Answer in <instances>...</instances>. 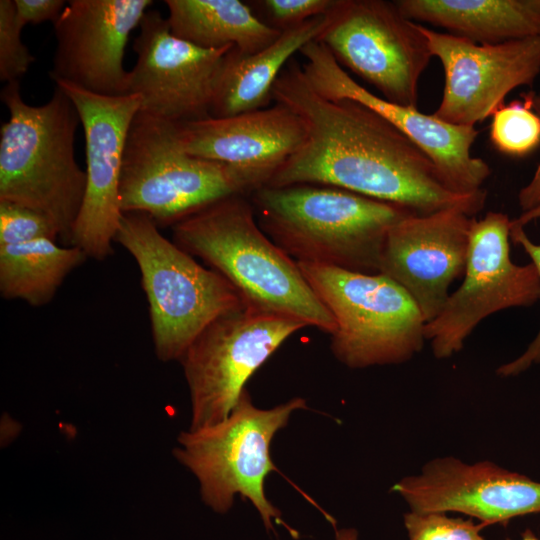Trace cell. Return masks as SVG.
I'll list each match as a JSON object with an SVG mask.
<instances>
[{
    "mask_svg": "<svg viewBox=\"0 0 540 540\" xmlns=\"http://www.w3.org/2000/svg\"><path fill=\"white\" fill-rule=\"evenodd\" d=\"M272 99L304 121L307 137L265 186H334L418 215L459 209L475 217L484 208L486 190L453 192L408 136L358 102L318 94L298 62L291 60L278 76Z\"/></svg>",
    "mask_w": 540,
    "mask_h": 540,
    "instance_id": "1",
    "label": "cell"
},
{
    "mask_svg": "<svg viewBox=\"0 0 540 540\" xmlns=\"http://www.w3.org/2000/svg\"><path fill=\"white\" fill-rule=\"evenodd\" d=\"M247 195L219 200L172 226L173 242L226 278L247 305L330 336L336 323L298 263L260 228Z\"/></svg>",
    "mask_w": 540,
    "mask_h": 540,
    "instance_id": "2",
    "label": "cell"
},
{
    "mask_svg": "<svg viewBox=\"0 0 540 540\" xmlns=\"http://www.w3.org/2000/svg\"><path fill=\"white\" fill-rule=\"evenodd\" d=\"M250 201L260 228L295 261L369 274L379 272L391 227L412 213L317 184L262 186L250 194Z\"/></svg>",
    "mask_w": 540,
    "mask_h": 540,
    "instance_id": "3",
    "label": "cell"
},
{
    "mask_svg": "<svg viewBox=\"0 0 540 540\" xmlns=\"http://www.w3.org/2000/svg\"><path fill=\"white\" fill-rule=\"evenodd\" d=\"M1 100L9 119L0 129V201L46 215L70 245L86 190V172L74 154L78 111L58 86L45 104L33 106L13 81L2 89Z\"/></svg>",
    "mask_w": 540,
    "mask_h": 540,
    "instance_id": "4",
    "label": "cell"
},
{
    "mask_svg": "<svg viewBox=\"0 0 540 540\" xmlns=\"http://www.w3.org/2000/svg\"><path fill=\"white\" fill-rule=\"evenodd\" d=\"M115 242L138 265L155 354L163 362L179 361L209 323L247 305L226 278L164 237L143 213H123Z\"/></svg>",
    "mask_w": 540,
    "mask_h": 540,
    "instance_id": "5",
    "label": "cell"
},
{
    "mask_svg": "<svg viewBox=\"0 0 540 540\" xmlns=\"http://www.w3.org/2000/svg\"><path fill=\"white\" fill-rule=\"evenodd\" d=\"M260 187L243 169L186 152L177 124L142 111L135 115L121 169L123 213H143L158 227H172L219 200Z\"/></svg>",
    "mask_w": 540,
    "mask_h": 540,
    "instance_id": "6",
    "label": "cell"
},
{
    "mask_svg": "<svg viewBox=\"0 0 540 540\" xmlns=\"http://www.w3.org/2000/svg\"><path fill=\"white\" fill-rule=\"evenodd\" d=\"M295 397L270 409L255 406L247 389L221 422L180 432L174 457L197 478L203 502L217 513L228 512L239 494L258 511L267 531L281 511L266 497V477L278 468L271 458V442L291 414L306 409Z\"/></svg>",
    "mask_w": 540,
    "mask_h": 540,
    "instance_id": "7",
    "label": "cell"
},
{
    "mask_svg": "<svg viewBox=\"0 0 540 540\" xmlns=\"http://www.w3.org/2000/svg\"><path fill=\"white\" fill-rule=\"evenodd\" d=\"M297 263L335 320L330 348L342 364L352 369L401 364L422 350L426 322L395 281L381 273Z\"/></svg>",
    "mask_w": 540,
    "mask_h": 540,
    "instance_id": "8",
    "label": "cell"
},
{
    "mask_svg": "<svg viewBox=\"0 0 540 540\" xmlns=\"http://www.w3.org/2000/svg\"><path fill=\"white\" fill-rule=\"evenodd\" d=\"M306 324L250 305L209 323L179 362L191 402L190 430L223 421L248 379L294 333Z\"/></svg>",
    "mask_w": 540,
    "mask_h": 540,
    "instance_id": "9",
    "label": "cell"
},
{
    "mask_svg": "<svg viewBox=\"0 0 540 540\" xmlns=\"http://www.w3.org/2000/svg\"><path fill=\"white\" fill-rule=\"evenodd\" d=\"M316 41L383 98L417 108L419 80L433 56L420 23L394 1L336 0Z\"/></svg>",
    "mask_w": 540,
    "mask_h": 540,
    "instance_id": "10",
    "label": "cell"
},
{
    "mask_svg": "<svg viewBox=\"0 0 540 540\" xmlns=\"http://www.w3.org/2000/svg\"><path fill=\"white\" fill-rule=\"evenodd\" d=\"M511 220L490 211L472 218L468 257L460 287L440 313L425 324V338L437 359L461 351L478 324L501 310L529 307L540 299V278L532 263L510 258Z\"/></svg>",
    "mask_w": 540,
    "mask_h": 540,
    "instance_id": "11",
    "label": "cell"
},
{
    "mask_svg": "<svg viewBox=\"0 0 540 540\" xmlns=\"http://www.w3.org/2000/svg\"><path fill=\"white\" fill-rule=\"evenodd\" d=\"M139 28L129 89L140 97V111L175 124L210 117L226 57L234 47L204 49L182 40L156 10L145 13Z\"/></svg>",
    "mask_w": 540,
    "mask_h": 540,
    "instance_id": "12",
    "label": "cell"
},
{
    "mask_svg": "<svg viewBox=\"0 0 540 540\" xmlns=\"http://www.w3.org/2000/svg\"><path fill=\"white\" fill-rule=\"evenodd\" d=\"M56 86L74 103L85 135L86 190L70 245L80 248L88 258L103 261L113 253L112 243L123 215L120 207L123 154L141 100L136 94L108 97L67 83Z\"/></svg>",
    "mask_w": 540,
    "mask_h": 540,
    "instance_id": "13",
    "label": "cell"
},
{
    "mask_svg": "<svg viewBox=\"0 0 540 540\" xmlns=\"http://www.w3.org/2000/svg\"><path fill=\"white\" fill-rule=\"evenodd\" d=\"M300 54L309 85L321 96L350 99L376 112L415 142L434 162L445 184L461 195L478 194L491 174L487 162L472 155L476 127L455 126L433 114L402 106L369 91L338 63L329 49L314 40Z\"/></svg>",
    "mask_w": 540,
    "mask_h": 540,
    "instance_id": "14",
    "label": "cell"
},
{
    "mask_svg": "<svg viewBox=\"0 0 540 540\" xmlns=\"http://www.w3.org/2000/svg\"><path fill=\"white\" fill-rule=\"evenodd\" d=\"M444 70L441 102L433 115L451 125L475 127L520 86L540 73V37L479 44L420 24Z\"/></svg>",
    "mask_w": 540,
    "mask_h": 540,
    "instance_id": "15",
    "label": "cell"
},
{
    "mask_svg": "<svg viewBox=\"0 0 540 540\" xmlns=\"http://www.w3.org/2000/svg\"><path fill=\"white\" fill-rule=\"evenodd\" d=\"M152 4L151 0L68 1L53 23L56 49L50 78L100 96L130 94L125 48Z\"/></svg>",
    "mask_w": 540,
    "mask_h": 540,
    "instance_id": "16",
    "label": "cell"
},
{
    "mask_svg": "<svg viewBox=\"0 0 540 540\" xmlns=\"http://www.w3.org/2000/svg\"><path fill=\"white\" fill-rule=\"evenodd\" d=\"M391 491L411 511L458 512L478 519L485 527L540 513V482L491 461L436 458L420 473L400 479Z\"/></svg>",
    "mask_w": 540,
    "mask_h": 540,
    "instance_id": "17",
    "label": "cell"
},
{
    "mask_svg": "<svg viewBox=\"0 0 540 540\" xmlns=\"http://www.w3.org/2000/svg\"><path fill=\"white\" fill-rule=\"evenodd\" d=\"M472 218L459 209L410 213L387 234L378 273L407 291L426 323L440 313L451 284L465 272Z\"/></svg>",
    "mask_w": 540,
    "mask_h": 540,
    "instance_id": "18",
    "label": "cell"
},
{
    "mask_svg": "<svg viewBox=\"0 0 540 540\" xmlns=\"http://www.w3.org/2000/svg\"><path fill=\"white\" fill-rule=\"evenodd\" d=\"M177 135L189 154L243 169L265 186L304 144V121L286 106L228 117H208L177 124Z\"/></svg>",
    "mask_w": 540,
    "mask_h": 540,
    "instance_id": "19",
    "label": "cell"
},
{
    "mask_svg": "<svg viewBox=\"0 0 540 540\" xmlns=\"http://www.w3.org/2000/svg\"><path fill=\"white\" fill-rule=\"evenodd\" d=\"M329 21L330 13L284 30L272 44L253 54H241L235 48L230 50L211 116L228 117L268 107L273 100V85L291 57L309 42L317 40Z\"/></svg>",
    "mask_w": 540,
    "mask_h": 540,
    "instance_id": "20",
    "label": "cell"
},
{
    "mask_svg": "<svg viewBox=\"0 0 540 540\" xmlns=\"http://www.w3.org/2000/svg\"><path fill=\"white\" fill-rule=\"evenodd\" d=\"M404 16L479 44L540 37L534 0H396Z\"/></svg>",
    "mask_w": 540,
    "mask_h": 540,
    "instance_id": "21",
    "label": "cell"
},
{
    "mask_svg": "<svg viewBox=\"0 0 540 540\" xmlns=\"http://www.w3.org/2000/svg\"><path fill=\"white\" fill-rule=\"evenodd\" d=\"M168 23L178 38L204 49L232 46L253 54L281 34L240 0H166Z\"/></svg>",
    "mask_w": 540,
    "mask_h": 540,
    "instance_id": "22",
    "label": "cell"
},
{
    "mask_svg": "<svg viewBox=\"0 0 540 540\" xmlns=\"http://www.w3.org/2000/svg\"><path fill=\"white\" fill-rule=\"evenodd\" d=\"M88 256L78 247L39 239L0 245V294L33 307L48 304L66 279Z\"/></svg>",
    "mask_w": 540,
    "mask_h": 540,
    "instance_id": "23",
    "label": "cell"
},
{
    "mask_svg": "<svg viewBox=\"0 0 540 540\" xmlns=\"http://www.w3.org/2000/svg\"><path fill=\"white\" fill-rule=\"evenodd\" d=\"M501 105L493 114L490 140L501 153L525 156L540 144V117L532 109L531 94Z\"/></svg>",
    "mask_w": 540,
    "mask_h": 540,
    "instance_id": "24",
    "label": "cell"
},
{
    "mask_svg": "<svg viewBox=\"0 0 540 540\" xmlns=\"http://www.w3.org/2000/svg\"><path fill=\"white\" fill-rule=\"evenodd\" d=\"M510 240L524 249L540 278V203L511 220ZM539 363L540 330L523 354L498 367L496 373L501 377L517 376Z\"/></svg>",
    "mask_w": 540,
    "mask_h": 540,
    "instance_id": "25",
    "label": "cell"
},
{
    "mask_svg": "<svg viewBox=\"0 0 540 540\" xmlns=\"http://www.w3.org/2000/svg\"><path fill=\"white\" fill-rule=\"evenodd\" d=\"M23 27L14 0H1L0 79L6 83L19 81L35 62V57L22 41Z\"/></svg>",
    "mask_w": 540,
    "mask_h": 540,
    "instance_id": "26",
    "label": "cell"
},
{
    "mask_svg": "<svg viewBox=\"0 0 540 540\" xmlns=\"http://www.w3.org/2000/svg\"><path fill=\"white\" fill-rule=\"evenodd\" d=\"M403 520L409 540H485L481 535L483 524L444 512L410 510Z\"/></svg>",
    "mask_w": 540,
    "mask_h": 540,
    "instance_id": "27",
    "label": "cell"
},
{
    "mask_svg": "<svg viewBox=\"0 0 540 540\" xmlns=\"http://www.w3.org/2000/svg\"><path fill=\"white\" fill-rule=\"evenodd\" d=\"M58 238L57 227L46 215L19 204L0 201V245Z\"/></svg>",
    "mask_w": 540,
    "mask_h": 540,
    "instance_id": "28",
    "label": "cell"
},
{
    "mask_svg": "<svg viewBox=\"0 0 540 540\" xmlns=\"http://www.w3.org/2000/svg\"><path fill=\"white\" fill-rule=\"evenodd\" d=\"M252 4L262 12V21L282 32L314 17L327 15L336 0H261Z\"/></svg>",
    "mask_w": 540,
    "mask_h": 540,
    "instance_id": "29",
    "label": "cell"
},
{
    "mask_svg": "<svg viewBox=\"0 0 540 540\" xmlns=\"http://www.w3.org/2000/svg\"><path fill=\"white\" fill-rule=\"evenodd\" d=\"M19 20L26 24H40L46 21L54 23L67 1L63 0H14Z\"/></svg>",
    "mask_w": 540,
    "mask_h": 540,
    "instance_id": "30",
    "label": "cell"
},
{
    "mask_svg": "<svg viewBox=\"0 0 540 540\" xmlns=\"http://www.w3.org/2000/svg\"><path fill=\"white\" fill-rule=\"evenodd\" d=\"M532 109L540 117V93H530ZM519 206L523 212L536 207L540 203V160L529 183L518 194Z\"/></svg>",
    "mask_w": 540,
    "mask_h": 540,
    "instance_id": "31",
    "label": "cell"
},
{
    "mask_svg": "<svg viewBox=\"0 0 540 540\" xmlns=\"http://www.w3.org/2000/svg\"><path fill=\"white\" fill-rule=\"evenodd\" d=\"M335 540H358V532L355 528L336 529Z\"/></svg>",
    "mask_w": 540,
    "mask_h": 540,
    "instance_id": "32",
    "label": "cell"
},
{
    "mask_svg": "<svg viewBox=\"0 0 540 540\" xmlns=\"http://www.w3.org/2000/svg\"><path fill=\"white\" fill-rule=\"evenodd\" d=\"M510 540V539H507ZM521 540H540L530 529H526L523 534Z\"/></svg>",
    "mask_w": 540,
    "mask_h": 540,
    "instance_id": "33",
    "label": "cell"
}]
</instances>
